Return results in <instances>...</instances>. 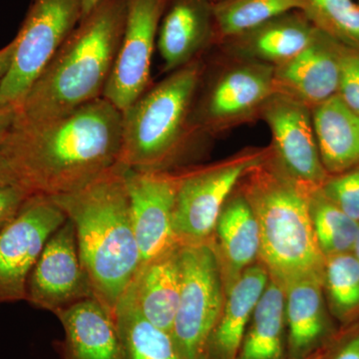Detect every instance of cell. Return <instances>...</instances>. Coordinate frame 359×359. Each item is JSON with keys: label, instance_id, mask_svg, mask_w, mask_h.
Returning a JSON list of instances; mask_svg holds the SVG:
<instances>
[{"label": "cell", "instance_id": "1", "mask_svg": "<svg viewBox=\"0 0 359 359\" xmlns=\"http://www.w3.org/2000/svg\"><path fill=\"white\" fill-rule=\"evenodd\" d=\"M122 118L102 97L47 121L15 120L0 139V150L16 183L32 195H65L120 164Z\"/></svg>", "mask_w": 359, "mask_h": 359}, {"label": "cell", "instance_id": "2", "mask_svg": "<svg viewBox=\"0 0 359 359\" xmlns=\"http://www.w3.org/2000/svg\"><path fill=\"white\" fill-rule=\"evenodd\" d=\"M50 198L74 224L94 297L114 318L141 266L125 167L117 165L80 190Z\"/></svg>", "mask_w": 359, "mask_h": 359}, {"label": "cell", "instance_id": "3", "mask_svg": "<svg viewBox=\"0 0 359 359\" xmlns=\"http://www.w3.org/2000/svg\"><path fill=\"white\" fill-rule=\"evenodd\" d=\"M128 0H99L33 83L16 121L39 123L102 98L126 22Z\"/></svg>", "mask_w": 359, "mask_h": 359}, {"label": "cell", "instance_id": "4", "mask_svg": "<svg viewBox=\"0 0 359 359\" xmlns=\"http://www.w3.org/2000/svg\"><path fill=\"white\" fill-rule=\"evenodd\" d=\"M245 178L243 194L259 224V257L271 278L285 287L304 276H323L325 257L309 210L313 189L295 182L278 165L263 161L250 168Z\"/></svg>", "mask_w": 359, "mask_h": 359}, {"label": "cell", "instance_id": "5", "mask_svg": "<svg viewBox=\"0 0 359 359\" xmlns=\"http://www.w3.org/2000/svg\"><path fill=\"white\" fill-rule=\"evenodd\" d=\"M201 74L196 59L169 73L122 113V166L139 172L167 171L185 139Z\"/></svg>", "mask_w": 359, "mask_h": 359}, {"label": "cell", "instance_id": "6", "mask_svg": "<svg viewBox=\"0 0 359 359\" xmlns=\"http://www.w3.org/2000/svg\"><path fill=\"white\" fill-rule=\"evenodd\" d=\"M181 292L172 337L184 359H203L224 308V282L211 242L180 245Z\"/></svg>", "mask_w": 359, "mask_h": 359}, {"label": "cell", "instance_id": "7", "mask_svg": "<svg viewBox=\"0 0 359 359\" xmlns=\"http://www.w3.org/2000/svg\"><path fill=\"white\" fill-rule=\"evenodd\" d=\"M84 0H32L14 37L13 63L0 83V107L18 109L33 83L83 16Z\"/></svg>", "mask_w": 359, "mask_h": 359}, {"label": "cell", "instance_id": "8", "mask_svg": "<svg viewBox=\"0 0 359 359\" xmlns=\"http://www.w3.org/2000/svg\"><path fill=\"white\" fill-rule=\"evenodd\" d=\"M67 219L50 197L32 195L0 230V306L26 301V287L45 243Z\"/></svg>", "mask_w": 359, "mask_h": 359}, {"label": "cell", "instance_id": "9", "mask_svg": "<svg viewBox=\"0 0 359 359\" xmlns=\"http://www.w3.org/2000/svg\"><path fill=\"white\" fill-rule=\"evenodd\" d=\"M261 161L257 155L248 156L221 166L179 175L174 231L180 245L211 242L233 189Z\"/></svg>", "mask_w": 359, "mask_h": 359}, {"label": "cell", "instance_id": "10", "mask_svg": "<svg viewBox=\"0 0 359 359\" xmlns=\"http://www.w3.org/2000/svg\"><path fill=\"white\" fill-rule=\"evenodd\" d=\"M168 0H128L126 22L103 98L124 112L150 88L158 30Z\"/></svg>", "mask_w": 359, "mask_h": 359}, {"label": "cell", "instance_id": "11", "mask_svg": "<svg viewBox=\"0 0 359 359\" xmlns=\"http://www.w3.org/2000/svg\"><path fill=\"white\" fill-rule=\"evenodd\" d=\"M90 297H95L80 257L75 226L66 219L45 243L33 266L25 302L55 314Z\"/></svg>", "mask_w": 359, "mask_h": 359}, {"label": "cell", "instance_id": "12", "mask_svg": "<svg viewBox=\"0 0 359 359\" xmlns=\"http://www.w3.org/2000/svg\"><path fill=\"white\" fill-rule=\"evenodd\" d=\"M259 111L271 130L278 168L306 188L323 185L327 173L321 163L311 108L276 91Z\"/></svg>", "mask_w": 359, "mask_h": 359}, {"label": "cell", "instance_id": "13", "mask_svg": "<svg viewBox=\"0 0 359 359\" xmlns=\"http://www.w3.org/2000/svg\"><path fill=\"white\" fill-rule=\"evenodd\" d=\"M125 178L142 266L180 245L174 231L179 175L125 167Z\"/></svg>", "mask_w": 359, "mask_h": 359}, {"label": "cell", "instance_id": "14", "mask_svg": "<svg viewBox=\"0 0 359 359\" xmlns=\"http://www.w3.org/2000/svg\"><path fill=\"white\" fill-rule=\"evenodd\" d=\"M342 42L318 29L309 46L294 57L275 66L276 92L316 107L337 95Z\"/></svg>", "mask_w": 359, "mask_h": 359}, {"label": "cell", "instance_id": "15", "mask_svg": "<svg viewBox=\"0 0 359 359\" xmlns=\"http://www.w3.org/2000/svg\"><path fill=\"white\" fill-rule=\"evenodd\" d=\"M273 73L275 66L254 60L226 71L205 98L203 106L205 124L219 126L261 110L276 92Z\"/></svg>", "mask_w": 359, "mask_h": 359}, {"label": "cell", "instance_id": "16", "mask_svg": "<svg viewBox=\"0 0 359 359\" xmlns=\"http://www.w3.org/2000/svg\"><path fill=\"white\" fill-rule=\"evenodd\" d=\"M214 29L212 0H168L157 37L163 72L196 60Z\"/></svg>", "mask_w": 359, "mask_h": 359}, {"label": "cell", "instance_id": "17", "mask_svg": "<svg viewBox=\"0 0 359 359\" xmlns=\"http://www.w3.org/2000/svg\"><path fill=\"white\" fill-rule=\"evenodd\" d=\"M55 316L65 328V359H126L115 320L95 297Z\"/></svg>", "mask_w": 359, "mask_h": 359}, {"label": "cell", "instance_id": "18", "mask_svg": "<svg viewBox=\"0 0 359 359\" xmlns=\"http://www.w3.org/2000/svg\"><path fill=\"white\" fill-rule=\"evenodd\" d=\"M180 292L181 264L178 245L142 264L125 294L149 321L171 334Z\"/></svg>", "mask_w": 359, "mask_h": 359}, {"label": "cell", "instance_id": "19", "mask_svg": "<svg viewBox=\"0 0 359 359\" xmlns=\"http://www.w3.org/2000/svg\"><path fill=\"white\" fill-rule=\"evenodd\" d=\"M269 278L264 264H252L226 290L223 311L207 347L217 358H237L250 318Z\"/></svg>", "mask_w": 359, "mask_h": 359}, {"label": "cell", "instance_id": "20", "mask_svg": "<svg viewBox=\"0 0 359 359\" xmlns=\"http://www.w3.org/2000/svg\"><path fill=\"white\" fill-rule=\"evenodd\" d=\"M318 30L306 14L294 11L231 39L236 50L244 57L276 66L309 46Z\"/></svg>", "mask_w": 359, "mask_h": 359}, {"label": "cell", "instance_id": "21", "mask_svg": "<svg viewBox=\"0 0 359 359\" xmlns=\"http://www.w3.org/2000/svg\"><path fill=\"white\" fill-rule=\"evenodd\" d=\"M314 135L327 174L339 175L359 164V116L339 95L311 108Z\"/></svg>", "mask_w": 359, "mask_h": 359}, {"label": "cell", "instance_id": "22", "mask_svg": "<svg viewBox=\"0 0 359 359\" xmlns=\"http://www.w3.org/2000/svg\"><path fill=\"white\" fill-rule=\"evenodd\" d=\"M283 289L290 358H302L313 353L327 332L323 276H304L287 283Z\"/></svg>", "mask_w": 359, "mask_h": 359}, {"label": "cell", "instance_id": "23", "mask_svg": "<svg viewBox=\"0 0 359 359\" xmlns=\"http://www.w3.org/2000/svg\"><path fill=\"white\" fill-rule=\"evenodd\" d=\"M215 231L218 236L219 250H216L222 276L228 290L259 255V224L244 194L228 200Z\"/></svg>", "mask_w": 359, "mask_h": 359}, {"label": "cell", "instance_id": "24", "mask_svg": "<svg viewBox=\"0 0 359 359\" xmlns=\"http://www.w3.org/2000/svg\"><path fill=\"white\" fill-rule=\"evenodd\" d=\"M285 289L269 278L257 302L236 359H282L285 334Z\"/></svg>", "mask_w": 359, "mask_h": 359}, {"label": "cell", "instance_id": "25", "mask_svg": "<svg viewBox=\"0 0 359 359\" xmlns=\"http://www.w3.org/2000/svg\"><path fill=\"white\" fill-rule=\"evenodd\" d=\"M114 320L126 359H184L170 332L156 327L124 294Z\"/></svg>", "mask_w": 359, "mask_h": 359}, {"label": "cell", "instance_id": "26", "mask_svg": "<svg viewBox=\"0 0 359 359\" xmlns=\"http://www.w3.org/2000/svg\"><path fill=\"white\" fill-rule=\"evenodd\" d=\"M304 0H218L212 2L215 29L233 39L287 13L304 9Z\"/></svg>", "mask_w": 359, "mask_h": 359}, {"label": "cell", "instance_id": "27", "mask_svg": "<svg viewBox=\"0 0 359 359\" xmlns=\"http://www.w3.org/2000/svg\"><path fill=\"white\" fill-rule=\"evenodd\" d=\"M309 210L314 233L325 257L353 252L358 222L328 200L320 187L309 194Z\"/></svg>", "mask_w": 359, "mask_h": 359}, {"label": "cell", "instance_id": "28", "mask_svg": "<svg viewBox=\"0 0 359 359\" xmlns=\"http://www.w3.org/2000/svg\"><path fill=\"white\" fill-rule=\"evenodd\" d=\"M323 287L334 314L351 316L359 309V261L353 252L325 257Z\"/></svg>", "mask_w": 359, "mask_h": 359}, {"label": "cell", "instance_id": "29", "mask_svg": "<svg viewBox=\"0 0 359 359\" xmlns=\"http://www.w3.org/2000/svg\"><path fill=\"white\" fill-rule=\"evenodd\" d=\"M302 13L318 29L342 43L359 46V6L353 0H304Z\"/></svg>", "mask_w": 359, "mask_h": 359}, {"label": "cell", "instance_id": "30", "mask_svg": "<svg viewBox=\"0 0 359 359\" xmlns=\"http://www.w3.org/2000/svg\"><path fill=\"white\" fill-rule=\"evenodd\" d=\"M320 189L328 200L359 223V167L327 178Z\"/></svg>", "mask_w": 359, "mask_h": 359}, {"label": "cell", "instance_id": "31", "mask_svg": "<svg viewBox=\"0 0 359 359\" xmlns=\"http://www.w3.org/2000/svg\"><path fill=\"white\" fill-rule=\"evenodd\" d=\"M337 95L359 116V46L341 45Z\"/></svg>", "mask_w": 359, "mask_h": 359}, {"label": "cell", "instance_id": "32", "mask_svg": "<svg viewBox=\"0 0 359 359\" xmlns=\"http://www.w3.org/2000/svg\"><path fill=\"white\" fill-rule=\"evenodd\" d=\"M29 196V191L20 184L0 186V230L16 216Z\"/></svg>", "mask_w": 359, "mask_h": 359}, {"label": "cell", "instance_id": "33", "mask_svg": "<svg viewBox=\"0 0 359 359\" xmlns=\"http://www.w3.org/2000/svg\"><path fill=\"white\" fill-rule=\"evenodd\" d=\"M330 359H359V334L347 340Z\"/></svg>", "mask_w": 359, "mask_h": 359}, {"label": "cell", "instance_id": "34", "mask_svg": "<svg viewBox=\"0 0 359 359\" xmlns=\"http://www.w3.org/2000/svg\"><path fill=\"white\" fill-rule=\"evenodd\" d=\"M14 51H15V42L14 40L9 42L6 46L0 49V83H1L4 78L6 77V73L8 72L13 63Z\"/></svg>", "mask_w": 359, "mask_h": 359}, {"label": "cell", "instance_id": "35", "mask_svg": "<svg viewBox=\"0 0 359 359\" xmlns=\"http://www.w3.org/2000/svg\"><path fill=\"white\" fill-rule=\"evenodd\" d=\"M18 117V109L13 107H0V139L11 130Z\"/></svg>", "mask_w": 359, "mask_h": 359}, {"label": "cell", "instance_id": "36", "mask_svg": "<svg viewBox=\"0 0 359 359\" xmlns=\"http://www.w3.org/2000/svg\"><path fill=\"white\" fill-rule=\"evenodd\" d=\"M11 183H16L15 175H14L6 155L0 150V186Z\"/></svg>", "mask_w": 359, "mask_h": 359}, {"label": "cell", "instance_id": "37", "mask_svg": "<svg viewBox=\"0 0 359 359\" xmlns=\"http://www.w3.org/2000/svg\"><path fill=\"white\" fill-rule=\"evenodd\" d=\"M330 351L328 349H320V351H313L309 355L299 359H327L330 358Z\"/></svg>", "mask_w": 359, "mask_h": 359}, {"label": "cell", "instance_id": "38", "mask_svg": "<svg viewBox=\"0 0 359 359\" xmlns=\"http://www.w3.org/2000/svg\"><path fill=\"white\" fill-rule=\"evenodd\" d=\"M98 1L99 0H84L83 15L89 13Z\"/></svg>", "mask_w": 359, "mask_h": 359}, {"label": "cell", "instance_id": "39", "mask_svg": "<svg viewBox=\"0 0 359 359\" xmlns=\"http://www.w3.org/2000/svg\"><path fill=\"white\" fill-rule=\"evenodd\" d=\"M353 254L356 257V259L359 261V228L358 231V236H356L355 243H354Z\"/></svg>", "mask_w": 359, "mask_h": 359}, {"label": "cell", "instance_id": "40", "mask_svg": "<svg viewBox=\"0 0 359 359\" xmlns=\"http://www.w3.org/2000/svg\"><path fill=\"white\" fill-rule=\"evenodd\" d=\"M212 1H214V0H212ZM217 1H218V0H217Z\"/></svg>", "mask_w": 359, "mask_h": 359}, {"label": "cell", "instance_id": "41", "mask_svg": "<svg viewBox=\"0 0 359 359\" xmlns=\"http://www.w3.org/2000/svg\"><path fill=\"white\" fill-rule=\"evenodd\" d=\"M358 6H359V4H358Z\"/></svg>", "mask_w": 359, "mask_h": 359}, {"label": "cell", "instance_id": "42", "mask_svg": "<svg viewBox=\"0 0 359 359\" xmlns=\"http://www.w3.org/2000/svg\"></svg>", "mask_w": 359, "mask_h": 359}]
</instances>
